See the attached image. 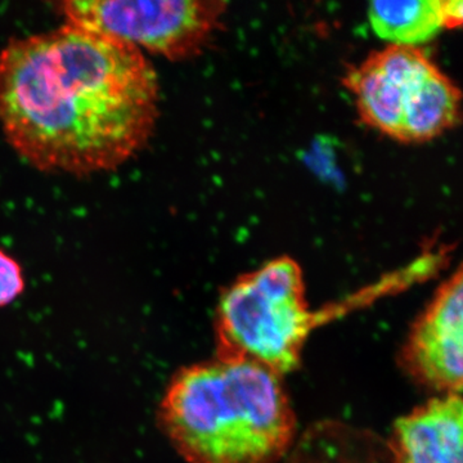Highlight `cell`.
I'll use <instances>...</instances> for the list:
<instances>
[{
	"mask_svg": "<svg viewBox=\"0 0 463 463\" xmlns=\"http://www.w3.org/2000/svg\"><path fill=\"white\" fill-rule=\"evenodd\" d=\"M368 18L374 33L394 45L419 47L444 29L441 0L374 2Z\"/></svg>",
	"mask_w": 463,
	"mask_h": 463,
	"instance_id": "obj_9",
	"label": "cell"
},
{
	"mask_svg": "<svg viewBox=\"0 0 463 463\" xmlns=\"http://www.w3.org/2000/svg\"><path fill=\"white\" fill-rule=\"evenodd\" d=\"M25 277L16 259L0 250V307H7L23 295Z\"/></svg>",
	"mask_w": 463,
	"mask_h": 463,
	"instance_id": "obj_11",
	"label": "cell"
},
{
	"mask_svg": "<svg viewBox=\"0 0 463 463\" xmlns=\"http://www.w3.org/2000/svg\"><path fill=\"white\" fill-rule=\"evenodd\" d=\"M463 279L458 268L414 319L401 350L408 376L437 395L461 394Z\"/></svg>",
	"mask_w": 463,
	"mask_h": 463,
	"instance_id": "obj_5",
	"label": "cell"
},
{
	"mask_svg": "<svg viewBox=\"0 0 463 463\" xmlns=\"http://www.w3.org/2000/svg\"><path fill=\"white\" fill-rule=\"evenodd\" d=\"M444 29H457L463 23L462 0H441Z\"/></svg>",
	"mask_w": 463,
	"mask_h": 463,
	"instance_id": "obj_12",
	"label": "cell"
},
{
	"mask_svg": "<svg viewBox=\"0 0 463 463\" xmlns=\"http://www.w3.org/2000/svg\"><path fill=\"white\" fill-rule=\"evenodd\" d=\"M373 435L353 430L343 425H321L304 435L298 447L289 450L291 457L288 463H364L373 453L380 441H376L368 455L364 450L373 441ZM389 455L386 449L381 452L371 463L380 462ZM392 463V458L388 462Z\"/></svg>",
	"mask_w": 463,
	"mask_h": 463,
	"instance_id": "obj_10",
	"label": "cell"
},
{
	"mask_svg": "<svg viewBox=\"0 0 463 463\" xmlns=\"http://www.w3.org/2000/svg\"><path fill=\"white\" fill-rule=\"evenodd\" d=\"M461 115V91L435 66L414 87L405 106L399 142L422 143L452 129Z\"/></svg>",
	"mask_w": 463,
	"mask_h": 463,
	"instance_id": "obj_8",
	"label": "cell"
},
{
	"mask_svg": "<svg viewBox=\"0 0 463 463\" xmlns=\"http://www.w3.org/2000/svg\"><path fill=\"white\" fill-rule=\"evenodd\" d=\"M392 463H463L461 394L435 395L392 428Z\"/></svg>",
	"mask_w": 463,
	"mask_h": 463,
	"instance_id": "obj_7",
	"label": "cell"
},
{
	"mask_svg": "<svg viewBox=\"0 0 463 463\" xmlns=\"http://www.w3.org/2000/svg\"><path fill=\"white\" fill-rule=\"evenodd\" d=\"M317 323L300 265L288 257L273 259L222 292L216 355L252 362L283 376L298 370Z\"/></svg>",
	"mask_w": 463,
	"mask_h": 463,
	"instance_id": "obj_3",
	"label": "cell"
},
{
	"mask_svg": "<svg viewBox=\"0 0 463 463\" xmlns=\"http://www.w3.org/2000/svg\"><path fill=\"white\" fill-rule=\"evenodd\" d=\"M156 71L127 43L63 24L0 51V129L45 173L112 172L154 136Z\"/></svg>",
	"mask_w": 463,
	"mask_h": 463,
	"instance_id": "obj_1",
	"label": "cell"
},
{
	"mask_svg": "<svg viewBox=\"0 0 463 463\" xmlns=\"http://www.w3.org/2000/svg\"><path fill=\"white\" fill-rule=\"evenodd\" d=\"M70 25L127 43L170 61L199 56L221 27V0H70L60 3Z\"/></svg>",
	"mask_w": 463,
	"mask_h": 463,
	"instance_id": "obj_4",
	"label": "cell"
},
{
	"mask_svg": "<svg viewBox=\"0 0 463 463\" xmlns=\"http://www.w3.org/2000/svg\"><path fill=\"white\" fill-rule=\"evenodd\" d=\"M435 66L420 47L390 44L350 67L343 81L354 96L361 120L399 141L408 99Z\"/></svg>",
	"mask_w": 463,
	"mask_h": 463,
	"instance_id": "obj_6",
	"label": "cell"
},
{
	"mask_svg": "<svg viewBox=\"0 0 463 463\" xmlns=\"http://www.w3.org/2000/svg\"><path fill=\"white\" fill-rule=\"evenodd\" d=\"M158 423L188 463H279L297 437L282 376L218 355L174 374Z\"/></svg>",
	"mask_w": 463,
	"mask_h": 463,
	"instance_id": "obj_2",
	"label": "cell"
}]
</instances>
